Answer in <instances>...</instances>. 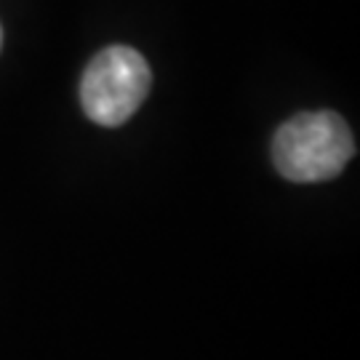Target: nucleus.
I'll list each match as a JSON object with an SVG mask.
<instances>
[{
	"mask_svg": "<svg viewBox=\"0 0 360 360\" xmlns=\"http://www.w3.org/2000/svg\"><path fill=\"white\" fill-rule=\"evenodd\" d=\"M0 46H3V27H0Z\"/></svg>",
	"mask_w": 360,
	"mask_h": 360,
	"instance_id": "7ed1b4c3",
	"label": "nucleus"
},
{
	"mask_svg": "<svg viewBox=\"0 0 360 360\" xmlns=\"http://www.w3.org/2000/svg\"><path fill=\"white\" fill-rule=\"evenodd\" d=\"M153 72L144 56L131 46H110L89 62L80 80L83 112L104 129L129 120L150 94Z\"/></svg>",
	"mask_w": 360,
	"mask_h": 360,
	"instance_id": "f03ea898",
	"label": "nucleus"
},
{
	"mask_svg": "<svg viewBox=\"0 0 360 360\" xmlns=\"http://www.w3.org/2000/svg\"><path fill=\"white\" fill-rule=\"evenodd\" d=\"M355 155L345 117L321 110L285 120L272 139V163L288 181H326L342 174Z\"/></svg>",
	"mask_w": 360,
	"mask_h": 360,
	"instance_id": "f257e3e1",
	"label": "nucleus"
}]
</instances>
